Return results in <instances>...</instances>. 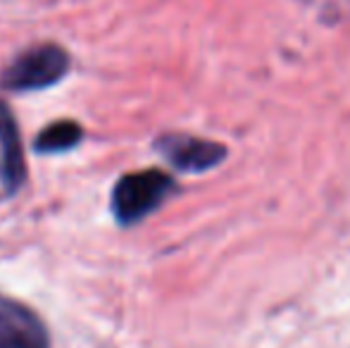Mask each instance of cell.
Segmentation results:
<instances>
[{
    "label": "cell",
    "instance_id": "cell-1",
    "mask_svg": "<svg viewBox=\"0 0 350 348\" xmlns=\"http://www.w3.org/2000/svg\"><path fill=\"white\" fill-rule=\"evenodd\" d=\"M174 179L160 170L124 174L112 189V215L120 224H134L165 203Z\"/></svg>",
    "mask_w": 350,
    "mask_h": 348
},
{
    "label": "cell",
    "instance_id": "cell-2",
    "mask_svg": "<svg viewBox=\"0 0 350 348\" xmlns=\"http://www.w3.org/2000/svg\"><path fill=\"white\" fill-rule=\"evenodd\" d=\"M70 72V53L55 43H43L24 51L3 72L0 84L8 91H38L65 79Z\"/></svg>",
    "mask_w": 350,
    "mask_h": 348
},
{
    "label": "cell",
    "instance_id": "cell-3",
    "mask_svg": "<svg viewBox=\"0 0 350 348\" xmlns=\"http://www.w3.org/2000/svg\"><path fill=\"white\" fill-rule=\"evenodd\" d=\"M0 348H51L38 315L24 303L0 293Z\"/></svg>",
    "mask_w": 350,
    "mask_h": 348
},
{
    "label": "cell",
    "instance_id": "cell-4",
    "mask_svg": "<svg viewBox=\"0 0 350 348\" xmlns=\"http://www.w3.org/2000/svg\"><path fill=\"white\" fill-rule=\"evenodd\" d=\"M157 150L181 172H208L221 163L226 150L208 139H196L186 134H170L157 141Z\"/></svg>",
    "mask_w": 350,
    "mask_h": 348
},
{
    "label": "cell",
    "instance_id": "cell-5",
    "mask_svg": "<svg viewBox=\"0 0 350 348\" xmlns=\"http://www.w3.org/2000/svg\"><path fill=\"white\" fill-rule=\"evenodd\" d=\"M0 176L8 193H14L27 181V163H24L22 136L12 110L0 101Z\"/></svg>",
    "mask_w": 350,
    "mask_h": 348
},
{
    "label": "cell",
    "instance_id": "cell-6",
    "mask_svg": "<svg viewBox=\"0 0 350 348\" xmlns=\"http://www.w3.org/2000/svg\"><path fill=\"white\" fill-rule=\"evenodd\" d=\"M83 139V129L72 120H60L48 124L46 129L38 134L36 139V153H67V150L77 148Z\"/></svg>",
    "mask_w": 350,
    "mask_h": 348
}]
</instances>
